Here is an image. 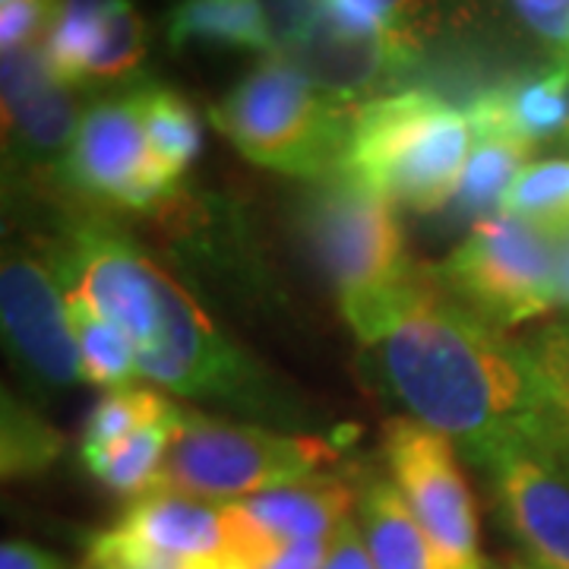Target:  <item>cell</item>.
Listing matches in <instances>:
<instances>
[{"instance_id": "cell-6", "label": "cell", "mask_w": 569, "mask_h": 569, "mask_svg": "<svg viewBox=\"0 0 569 569\" xmlns=\"http://www.w3.org/2000/svg\"><path fill=\"white\" fill-rule=\"evenodd\" d=\"M301 224L329 282L339 291L346 320L383 301L421 269L408 257L392 203L342 168L310 190Z\"/></svg>"}, {"instance_id": "cell-28", "label": "cell", "mask_w": 569, "mask_h": 569, "mask_svg": "<svg viewBox=\"0 0 569 569\" xmlns=\"http://www.w3.org/2000/svg\"><path fill=\"white\" fill-rule=\"evenodd\" d=\"M61 452V437L36 411L3 396V475L20 478L51 466Z\"/></svg>"}, {"instance_id": "cell-24", "label": "cell", "mask_w": 569, "mask_h": 569, "mask_svg": "<svg viewBox=\"0 0 569 569\" xmlns=\"http://www.w3.org/2000/svg\"><path fill=\"white\" fill-rule=\"evenodd\" d=\"M111 3L114 0H54V17L41 39V54L51 73L67 86L86 80V63Z\"/></svg>"}, {"instance_id": "cell-35", "label": "cell", "mask_w": 569, "mask_h": 569, "mask_svg": "<svg viewBox=\"0 0 569 569\" xmlns=\"http://www.w3.org/2000/svg\"><path fill=\"white\" fill-rule=\"evenodd\" d=\"M0 569H63L61 560L48 550L26 545V541H3Z\"/></svg>"}, {"instance_id": "cell-31", "label": "cell", "mask_w": 569, "mask_h": 569, "mask_svg": "<svg viewBox=\"0 0 569 569\" xmlns=\"http://www.w3.org/2000/svg\"><path fill=\"white\" fill-rule=\"evenodd\" d=\"M512 7L557 61L569 63V0H512Z\"/></svg>"}, {"instance_id": "cell-23", "label": "cell", "mask_w": 569, "mask_h": 569, "mask_svg": "<svg viewBox=\"0 0 569 569\" xmlns=\"http://www.w3.org/2000/svg\"><path fill=\"white\" fill-rule=\"evenodd\" d=\"M522 348L538 380L548 440L569 452V313L529 332Z\"/></svg>"}, {"instance_id": "cell-17", "label": "cell", "mask_w": 569, "mask_h": 569, "mask_svg": "<svg viewBox=\"0 0 569 569\" xmlns=\"http://www.w3.org/2000/svg\"><path fill=\"white\" fill-rule=\"evenodd\" d=\"M355 507L377 569H449L396 485L370 475L358 488Z\"/></svg>"}, {"instance_id": "cell-14", "label": "cell", "mask_w": 569, "mask_h": 569, "mask_svg": "<svg viewBox=\"0 0 569 569\" xmlns=\"http://www.w3.org/2000/svg\"><path fill=\"white\" fill-rule=\"evenodd\" d=\"M7 149L36 171H61L80 130V108L41 54V44L7 51L0 61Z\"/></svg>"}, {"instance_id": "cell-27", "label": "cell", "mask_w": 569, "mask_h": 569, "mask_svg": "<svg viewBox=\"0 0 569 569\" xmlns=\"http://www.w3.org/2000/svg\"><path fill=\"white\" fill-rule=\"evenodd\" d=\"M503 212L541 224L569 219V159L526 164L509 187Z\"/></svg>"}, {"instance_id": "cell-15", "label": "cell", "mask_w": 569, "mask_h": 569, "mask_svg": "<svg viewBox=\"0 0 569 569\" xmlns=\"http://www.w3.org/2000/svg\"><path fill=\"white\" fill-rule=\"evenodd\" d=\"M358 493H351L346 481L336 478H307L288 488L266 490L257 497L231 500L238 516L253 531L266 553L298 545V541H320L332 538L339 526L351 519Z\"/></svg>"}, {"instance_id": "cell-25", "label": "cell", "mask_w": 569, "mask_h": 569, "mask_svg": "<svg viewBox=\"0 0 569 569\" xmlns=\"http://www.w3.org/2000/svg\"><path fill=\"white\" fill-rule=\"evenodd\" d=\"M178 411L181 408L152 389H111L102 402L92 408V415L86 421L82 449L114 447L140 430L171 421Z\"/></svg>"}, {"instance_id": "cell-4", "label": "cell", "mask_w": 569, "mask_h": 569, "mask_svg": "<svg viewBox=\"0 0 569 569\" xmlns=\"http://www.w3.org/2000/svg\"><path fill=\"white\" fill-rule=\"evenodd\" d=\"M351 118L355 104L326 96L279 54L263 58L209 111L247 162L313 183L342 168Z\"/></svg>"}, {"instance_id": "cell-12", "label": "cell", "mask_w": 569, "mask_h": 569, "mask_svg": "<svg viewBox=\"0 0 569 569\" xmlns=\"http://www.w3.org/2000/svg\"><path fill=\"white\" fill-rule=\"evenodd\" d=\"M279 58L301 70L326 96L361 104L367 96L399 82L418 58V39L351 20L332 3L313 32Z\"/></svg>"}, {"instance_id": "cell-18", "label": "cell", "mask_w": 569, "mask_h": 569, "mask_svg": "<svg viewBox=\"0 0 569 569\" xmlns=\"http://www.w3.org/2000/svg\"><path fill=\"white\" fill-rule=\"evenodd\" d=\"M168 41L174 51L187 44H222L257 54H276L260 0H178L168 13Z\"/></svg>"}, {"instance_id": "cell-8", "label": "cell", "mask_w": 569, "mask_h": 569, "mask_svg": "<svg viewBox=\"0 0 569 569\" xmlns=\"http://www.w3.org/2000/svg\"><path fill=\"white\" fill-rule=\"evenodd\" d=\"M427 272L503 332L557 310L550 228L509 212L471 224L466 241Z\"/></svg>"}, {"instance_id": "cell-21", "label": "cell", "mask_w": 569, "mask_h": 569, "mask_svg": "<svg viewBox=\"0 0 569 569\" xmlns=\"http://www.w3.org/2000/svg\"><path fill=\"white\" fill-rule=\"evenodd\" d=\"M137 104H140L142 130H146L152 159L164 174L181 181L183 171L193 164L203 146V133H200V121L193 108L183 102L174 89H164V86L137 89Z\"/></svg>"}, {"instance_id": "cell-13", "label": "cell", "mask_w": 569, "mask_h": 569, "mask_svg": "<svg viewBox=\"0 0 569 569\" xmlns=\"http://www.w3.org/2000/svg\"><path fill=\"white\" fill-rule=\"evenodd\" d=\"M0 313L20 365L36 380L54 389L80 383V348L67 317V295L39 260L26 253L3 257Z\"/></svg>"}, {"instance_id": "cell-26", "label": "cell", "mask_w": 569, "mask_h": 569, "mask_svg": "<svg viewBox=\"0 0 569 569\" xmlns=\"http://www.w3.org/2000/svg\"><path fill=\"white\" fill-rule=\"evenodd\" d=\"M146 58V29L130 0L108 7L102 32L86 63V80H121L130 77Z\"/></svg>"}, {"instance_id": "cell-11", "label": "cell", "mask_w": 569, "mask_h": 569, "mask_svg": "<svg viewBox=\"0 0 569 569\" xmlns=\"http://www.w3.org/2000/svg\"><path fill=\"white\" fill-rule=\"evenodd\" d=\"M497 512L526 569H569V452L548 440L497 452L485 466Z\"/></svg>"}, {"instance_id": "cell-33", "label": "cell", "mask_w": 569, "mask_h": 569, "mask_svg": "<svg viewBox=\"0 0 569 569\" xmlns=\"http://www.w3.org/2000/svg\"><path fill=\"white\" fill-rule=\"evenodd\" d=\"M332 538H320V541H298L288 548L269 553L257 569H323L326 553H329Z\"/></svg>"}, {"instance_id": "cell-36", "label": "cell", "mask_w": 569, "mask_h": 569, "mask_svg": "<svg viewBox=\"0 0 569 569\" xmlns=\"http://www.w3.org/2000/svg\"><path fill=\"white\" fill-rule=\"evenodd\" d=\"M519 569H526V567H522V563H519Z\"/></svg>"}, {"instance_id": "cell-20", "label": "cell", "mask_w": 569, "mask_h": 569, "mask_svg": "<svg viewBox=\"0 0 569 569\" xmlns=\"http://www.w3.org/2000/svg\"><path fill=\"white\" fill-rule=\"evenodd\" d=\"M67 295V317L70 329L80 348L82 380L96 383L104 389H127L130 380L140 373L137 367V351L130 346V339L123 336L114 323H108L96 307L89 305L77 291H63Z\"/></svg>"}, {"instance_id": "cell-9", "label": "cell", "mask_w": 569, "mask_h": 569, "mask_svg": "<svg viewBox=\"0 0 569 569\" xmlns=\"http://www.w3.org/2000/svg\"><path fill=\"white\" fill-rule=\"evenodd\" d=\"M383 449L392 485L447 567L488 569L468 481L447 437L415 418H392L383 427Z\"/></svg>"}, {"instance_id": "cell-1", "label": "cell", "mask_w": 569, "mask_h": 569, "mask_svg": "<svg viewBox=\"0 0 569 569\" xmlns=\"http://www.w3.org/2000/svg\"><path fill=\"white\" fill-rule=\"evenodd\" d=\"M348 323L411 418L443 433L475 466L485 468L509 447L548 440L522 339L459 305L425 266Z\"/></svg>"}, {"instance_id": "cell-16", "label": "cell", "mask_w": 569, "mask_h": 569, "mask_svg": "<svg viewBox=\"0 0 569 569\" xmlns=\"http://www.w3.org/2000/svg\"><path fill=\"white\" fill-rule=\"evenodd\" d=\"M466 114L475 137H503L535 149L569 130V63L485 89L466 104Z\"/></svg>"}, {"instance_id": "cell-5", "label": "cell", "mask_w": 569, "mask_h": 569, "mask_svg": "<svg viewBox=\"0 0 569 569\" xmlns=\"http://www.w3.org/2000/svg\"><path fill=\"white\" fill-rule=\"evenodd\" d=\"M339 459L323 437L276 433L181 411L156 490L197 500H244L320 475Z\"/></svg>"}, {"instance_id": "cell-3", "label": "cell", "mask_w": 569, "mask_h": 569, "mask_svg": "<svg viewBox=\"0 0 569 569\" xmlns=\"http://www.w3.org/2000/svg\"><path fill=\"white\" fill-rule=\"evenodd\" d=\"M471 146L466 108L427 89H406L355 104L342 171L389 203L433 212L452 203Z\"/></svg>"}, {"instance_id": "cell-34", "label": "cell", "mask_w": 569, "mask_h": 569, "mask_svg": "<svg viewBox=\"0 0 569 569\" xmlns=\"http://www.w3.org/2000/svg\"><path fill=\"white\" fill-rule=\"evenodd\" d=\"M553 241V282H557V310L569 313V219L550 222Z\"/></svg>"}, {"instance_id": "cell-29", "label": "cell", "mask_w": 569, "mask_h": 569, "mask_svg": "<svg viewBox=\"0 0 569 569\" xmlns=\"http://www.w3.org/2000/svg\"><path fill=\"white\" fill-rule=\"evenodd\" d=\"M276 54L291 51L332 10V0H260Z\"/></svg>"}, {"instance_id": "cell-7", "label": "cell", "mask_w": 569, "mask_h": 569, "mask_svg": "<svg viewBox=\"0 0 569 569\" xmlns=\"http://www.w3.org/2000/svg\"><path fill=\"white\" fill-rule=\"evenodd\" d=\"M266 553L231 503L149 490L89 548L92 569H257Z\"/></svg>"}, {"instance_id": "cell-30", "label": "cell", "mask_w": 569, "mask_h": 569, "mask_svg": "<svg viewBox=\"0 0 569 569\" xmlns=\"http://www.w3.org/2000/svg\"><path fill=\"white\" fill-rule=\"evenodd\" d=\"M54 17V0H0V48L20 51L41 44Z\"/></svg>"}, {"instance_id": "cell-10", "label": "cell", "mask_w": 569, "mask_h": 569, "mask_svg": "<svg viewBox=\"0 0 569 569\" xmlns=\"http://www.w3.org/2000/svg\"><path fill=\"white\" fill-rule=\"evenodd\" d=\"M61 178L86 197L137 212L164 206L178 187L149 152L137 92L82 111Z\"/></svg>"}, {"instance_id": "cell-32", "label": "cell", "mask_w": 569, "mask_h": 569, "mask_svg": "<svg viewBox=\"0 0 569 569\" xmlns=\"http://www.w3.org/2000/svg\"><path fill=\"white\" fill-rule=\"evenodd\" d=\"M323 569H377L373 567L370 550H367L361 526L355 519H346L339 526V531L332 535V545H329V553H326Z\"/></svg>"}, {"instance_id": "cell-22", "label": "cell", "mask_w": 569, "mask_h": 569, "mask_svg": "<svg viewBox=\"0 0 569 569\" xmlns=\"http://www.w3.org/2000/svg\"><path fill=\"white\" fill-rule=\"evenodd\" d=\"M181 411L171 421L149 427V430H140V433L127 437V440L114 443V447L82 449V462L102 481L104 488L118 490V493L142 497V493L156 490L164 452L171 447L174 427L181 421Z\"/></svg>"}, {"instance_id": "cell-2", "label": "cell", "mask_w": 569, "mask_h": 569, "mask_svg": "<svg viewBox=\"0 0 569 569\" xmlns=\"http://www.w3.org/2000/svg\"><path fill=\"white\" fill-rule=\"evenodd\" d=\"M67 269L70 291L130 339L140 377L183 399L257 402L263 389L257 367L133 241L104 224H80L70 238Z\"/></svg>"}, {"instance_id": "cell-19", "label": "cell", "mask_w": 569, "mask_h": 569, "mask_svg": "<svg viewBox=\"0 0 569 569\" xmlns=\"http://www.w3.org/2000/svg\"><path fill=\"white\" fill-rule=\"evenodd\" d=\"M529 146L503 140V137H475L459 190L447 206L452 219L462 224H478L503 212L509 187L529 164Z\"/></svg>"}]
</instances>
